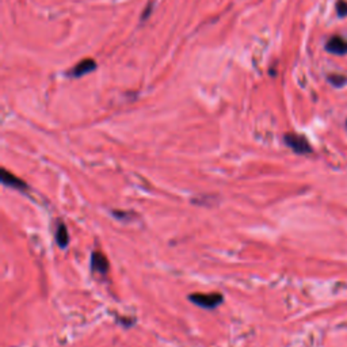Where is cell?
<instances>
[{"mask_svg":"<svg viewBox=\"0 0 347 347\" xmlns=\"http://www.w3.org/2000/svg\"><path fill=\"white\" fill-rule=\"evenodd\" d=\"M285 142L290 149H293L298 155H307V153L312 152V147H311L308 140L301 134L288 133V134H285Z\"/></svg>","mask_w":347,"mask_h":347,"instance_id":"1","label":"cell"},{"mask_svg":"<svg viewBox=\"0 0 347 347\" xmlns=\"http://www.w3.org/2000/svg\"><path fill=\"white\" fill-rule=\"evenodd\" d=\"M190 300L193 303H196L197 305L202 307V308L212 309L223 303V296L219 293H197L191 294Z\"/></svg>","mask_w":347,"mask_h":347,"instance_id":"2","label":"cell"},{"mask_svg":"<svg viewBox=\"0 0 347 347\" xmlns=\"http://www.w3.org/2000/svg\"><path fill=\"white\" fill-rule=\"evenodd\" d=\"M326 49L328 52H331V53L338 54V56H343V54L347 53V41L342 37H339V35H334V37L328 39Z\"/></svg>","mask_w":347,"mask_h":347,"instance_id":"3","label":"cell"},{"mask_svg":"<svg viewBox=\"0 0 347 347\" xmlns=\"http://www.w3.org/2000/svg\"><path fill=\"white\" fill-rule=\"evenodd\" d=\"M95 68H97V64H95L94 60H83V61H80V63L75 65V68L71 71V76L79 78V76H83V75L91 72V71H94Z\"/></svg>","mask_w":347,"mask_h":347,"instance_id":"4","label":"cell"},{"mask_svg":"<svg viewBox=\"0 0 347 347\" xmlns=\"http://www.w3.org/2000/svg\"><path fill=\"white\" fill-rule=\"evenodd\" d=\"M1 181H3V183H5L7 186H11L14 187V189H22V190H26L27 189V186H26V183L22 179H19V178H16L15 175H12V174H10V172L7 171V170H1Z\"/></svg>","mask_w":347,"mask_h":347,"instance_id":"5","label":"cell"},{"mask_svg":"<svg viewBox=\"0 0 347 347\" xmlns=\"http://www.w3.org/2000/svg\"><path fill=\"white\" fill-rule=\"evenodd\" d=\"M91 264H93V269L95 271H98L101 274L108 273L109 262L102 252H94L93 258H91Z\"/></svg>","mask_w":347,"mask_h":347,"instance_id":"6","label":"cell"},{"mask_svg":"<svg viewBox=\"0 0 347 347\" xmlns=\"http://www.w3.org/2000/svg\"><path fill=\"white\" fill-rule=\"evenodd\" d=\"M56 241H57V244L61 247V248H64V247H67L69 243V235H68V230H67V227L64 224H59L57 225V228H56Z\"/></svg>","mask_w":347,"mask_h":347,"instance_id":"7","label":"cell"},{"mask_svg":"<svg viewBox=\"0 0 347 347\" xmlns=\"http://www.w3.org/2000/svg\"><path fill=\"white\" fill-rule=\"evenodd\" d=\"M328 80H330V83L334 84L335 87H342L343 84L347 83V78L346 76H343V75H330Z\"/></svg>","mask_w":347,"mask_h":347,"instance_id":"8","label":"cell"},{"mask_svg":"<svg viewBox=\"0 0 347 347\" xmlns=\"http://www.w3.org/2000/svg\"><path fill=\"white\" fill-rule=\"evenodd\" d=\"M337 11L339 16H347V1L346 0H338Z\"/></svg>","mask_w":347,"mask_h":347,"instance_id":"9","label":"cell"},{"mask_svg":"<svg viewBox=\"0 0 347 347\" xmlns=\"http://www.w3.org/2000/svg\"><path fill=\"white\" fill-rule=\"evenodd\" d=\"M346 127H347V121H346Z\"/></svg>","mask_w":347,"mask_h":347,"instance_id":"10","label":"cell"}]
</instances>
